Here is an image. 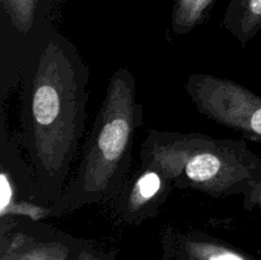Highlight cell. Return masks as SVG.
Masks as SVG:
<instances>
[{"label":"cell","mask_w":261,"mask_h":260,"mask_svg":"<svg viewBox=\"0 0 261 260\" xmlns=\"http://www.w3.org/2000/svg\"><path fill=\"white\" fill-rule=\"evenodd\" d=\"M143 116L134 74L125 66L119 68L107 84L75 173L48 206L50 217L73 213L120 193L132 167L133 142L143 125Z\"/></svg>","instance_id":"obj_2"},{"label":"cell","mask_w":261,"mask_h":260,"mask_svg":"<svg viewBox=\"0 0 261 260\" xmlns=\"http://www.w3.org/2000/svg\"><path fill=\"white\" fill-rule=\"evenodd\" d=\"M222 23L234 40L246 45L261 30V0H229Z\"/></svg>","instance_id":"obj_9"},{"label":"cell","mask_w":261,"mask_h":260,"mask_svg":"<svg viewBox=\"0 0 261 260\" xmlns=\"http://www.w3.org/2000/svg\"><path fill=\"white\" fill-rule=\"evenodd\" d=\"M13 30L20 36H32L37 19L38 0H0Z\"/></svg>","instance_id":"obj_11"},{"label":"cell","mask_w":261,"mask_h":260,"mask_svg":"<svg viewBox=\"0 0 261 260\" xmlns=\"http://www.w3.org/2000/svg\"><path fill=\"white\" fill-rule=\"evenodd\" d=\"M2 260H69L71 249L66 242L55 239H42L40 233L23 229L18 221H2Z\"/></svg>","instance_id":"obj_7"},{"label":"cell","mask_w":261,"mask_h":260,"mask_svg":"<svg viewBox=\"0 0 261 260\" xmlns=\"http://www.w3.org/2000/svg\"><path fill=\"white\" fill-rule=\"evenodd\" d=\"M186 93L201 115L261 144V96L228 78L194 73Z\"/></svg>","instance_id":"obj_4"},{"label":"cell","mask_w":261,"mask_h":260,"mask_svg":"<svg viewBox=\"0 0 261 260\" xmlns=\"http://www.w3.org/2000/svg\"><path fill=\"white\" fill-rule=\"evenodd\" d=\"M74 260H107L103 255L94 252L89 249H81L75 255Z\"/></svg>","instance_id":"obj_13"},{"label":"cell","mask_w":261,"mask_h":260,"mask_svg":"<svg viewBox=\"0 0 261 260\" xmlns=\"http://www.w3.org/2000/svg\"><path fill=\"white\" fill-rule=\"evenodd\" d=\"M244 206L249 212L255 211V209L261 212V173L254 181L249 194L244 196Z\"/></svg>","instance_id":"obj_12"},{"label":"cell","mask_w":261,"mask_h":260,"mask_svg":"<svg viewBox=\"0 0 261 260\" xmlns=\"http://www.w3.org/2000/svg\"><path fill=\"white\" fill-rule=\"evenodd\" d=\"M140 162L161 166L175 189H191L212 198L247 195L261 173V158L245 139L195 132L150 129L140 148Z\"/></svg>","instance_id":"obj_3"},{"label":"cell","mask_w":261,"mask_h":260,"mask_svg":"<svg viewBox=\"0 0 261 260\" xmlns=\"http://www.w3.org/2000/svg\"><path fill=\"white\" fill-rule=\"evenodd\" d=\"M173 189V181L161 166L140 162L139 171L117 194L116 217L125 224H140L153 218Z\"/></svg>","instance_id":"obj_6"},{"label":"cell","mask_w":261,"mask_h":260,"mask_svg":"<svg viewBox=\"0 0 261 260\" xmlns=\"http://www.w3.org/2000/svg\"><path fill=\"white\" fill-rule=\"evenodd\" d=\"M217 0H175L171 14V30L186 35L208 18Z\"/></svg>","instance_id":"obj_10"},{"label":"cell","mask_w":261,"mask_h":260,"mask_svg":"<svg viewBox=\"0 0 261 260\" xmlns=\"http://www.w3.org/2000/svg\"><path fill=\"white\" fill-rule=\"evenodd\" d=\"M89 68L53 27L31 36L22 68V144L37 201L50 206L69 184L86 132Z\"/></svg>","instance_id":"obj_1"},{"label":"cell","mask_w":261,"mask_h":260,"mask_svg":"<svg viewBox=\"0 0 261 260\" xmlns=\"http://www.w3.org/2000/svg\"><path fill=\"white\" fill-rule=\"evenodd\" d=\"M176 242L182 260H255L247 254L199 232L178 235Z\"/></svg>","instance_id":"obj_8"},{"label":"cell","mask_w":261,"mask_h":260,"mask_svg":"<svg viewBox=\"0 0 261 260\" xmlns=\"http://www.w3.org/2000/svg\"><path fill=\"white\" fill-rule=\"evenodd\" d=\"M25 217L41 222L50 217L48 206L37 201L35 178L30 165L22 160L17 145L4 132L0 143V218Z\"/></svg>","instance_id":"obj_5"}]
</instances>
